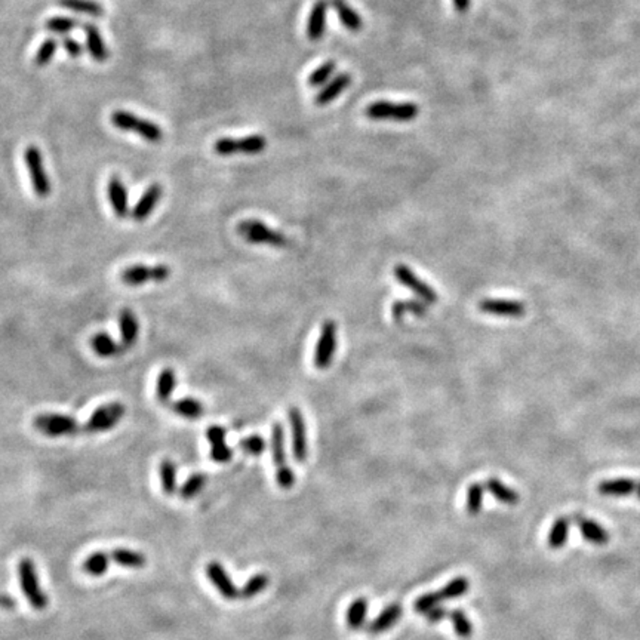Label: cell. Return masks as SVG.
Here are the masks:
<instances>
[{"mask_svg":"<svg viewBox=\"0 0 640 640\" xmlns=\"http://www.w3.org/2000/svg\"><path fill=\"white\" fill-rule=\"evenodd\" d=\"M110 122L114 128L123 132L137 133V135H140L148 143L156 144L163 140V131L157 123L147 121V119H141L133 113L125 110H114L110 116Z\"/></svg>","mask_w":640,"mask_h":640,"instance_id":"1","label":"cell"},{"mask_svg":"<svg viewBox=\"0 0 640 640\" xmlns=\"http://www.w3.org/2000/svg\"><path fill=\"white\" fill-rule=\"evenodd\" d=\"M420 114V107L413 102L375 101L365 109V116L370 121L412 122Z\"/></svg>","mask_w":640,"mask_h":640,"instance_id":"2","label":"cell"},{"mask_svg":"<svg viewBox=\"0 0 640 640\" xmlns=\"http://www.w3.org/2000/svg\"><path fill=\"white\" fill-rule=\"evenodd\" d=\"M18 576H20L21 590L24 593L25 599L28 600V603L32 605V608L36 609V611H43V609L48 606L49 600L39 584L37 571H36V567L32 559L24 557L20 560Z\"/></svg>","mask_w":640,"mask_h":640,"instance_id":"3","label":"cell"},{"mask_svg":"<svg viewBox=\"0 0 640 640\" xmlns=\"http://www.w3.org/2000/svg\"><path fill=\"white\" fill-rule=\"evenodd\" d=\"M272 455L276 466V481L282 489H291L295 483V476L286 463L285 452V431L280 423H274L272 428Z\"/></svg>","mask_w":640,"mask_h":640,"instance_id":"4","label":"cell"},{"mask_svg":"<svg viewBox=\"0 0 640 640\" xmlns=\"http://www.w3.org/2000/svg\"><path fill=\"white\" fill-rule=\"evenodd\" d=\"M237 231L243 237V241L254 245H270L282 248L288 243L286 236L267 227L264 222L258 219H245L242 221Z\"/></svg>","mask_w":640,"mask_h":640,"instance_id":"5","label":"cell"},{"mask_svg":"<svg viewBox=\"0 0 640 640\" xmlns=\"http://www.w3.org/2000/svg\"><path fill=\"white\" fill-rule=\"evenodd\" d=\"M33 425L40 433L49 437L73 436L82 431V425H79L73 416L63 413H42L36 416Z\"/></svg>","mask_w":640,"mask_h":640,"instance_id":"6","label":"cell"},{"mask_svg":"<svg viewBox=\"0 0 640 640\" xmlns=\"http://www.w3.org/2000/svg\"><path fill=\"white\" fill-rule=\"evenodd\" d=\"M24 160L27 165V171L30 175V181H32L33 191L39 198H48L51 195L52 184L49 180V175L44 171L43 159L39 147L28 145L24 152Z\"/></svg>","mask_w":640,"mask_h":640,"instance_id":"7","label":"cell"},{"mask_svg":"<svg viewBox=\"0 0 640 640\" xmlns=\"http://www.w3.org/2000/svg\"><path fill=\"white\" fill-rule=\"evenodd\" d=\"M267 140L262 135H248L242 138H219L214 144L218 156H234L237 153L258 155L265 150Z\"/></svg>","mask_w":640,"mask_h":640,"instance_id":"8","label":"cell"},{"mask_svg":"<svg viewBox=\"0 0 640 640\" xmlns=\"http://www.w3.org/2000/svg\"><path fill=\"white\" fill-rule=\"evenodd\" d=\"M123 415L125 406L122 404H119V401L102 405L89 416L86 424L82 425V431H85V433H102V431H109L122 420Z\"/></svg>","mask_w":640,"mask_h":640,"instance_id":"9","label":"cell"},{"mask_svg":"<svg viewBox=\"0 0 640 640\" xmlns=\"http://www.w3.org/2000/svg\"><path fill=\"white\" fill-rule=\"evenodd\" d=\"M337 337L338 330L334 320H326L322 325L320 335L315 349V366L320 370L327 369L334 361V354L337 350Z\"/></svg>","mask_w":640,"mask_h":640,"instance_id":"10","label":"cell"},{"mask_svg":"<svg viewBox=\"0 0 640 640\" xmlns=\"http://www.w3.org/2000/svg\"><path fill=\"white\" fill-rule=\"evenodd\" d=\"M171 269L168 265H131L121 273V280L128 286H140L147 282H163L169 279Z\"/></svg>","mask_w":640,"mask_h":640,"instance_id":"11","label":"cell"},{"mask_svg":"<svg viewBox=\"0 0 640 640\" xmlns=\"http://www.w3.org/2000/svg\"><path fill=\"white\" fill-rule=\"evenodd\" d=\"M394 276L400 282L401 285L411 289L413 294H416L420 298L427 303V304H435L437 301V295L436 292L431 289L425 282H423L418 276H416L408 265L405 264H397L394 267Z\"/></svg>","mask_w":640,"mask_h":640,"instance_id":"12","label":"cell"},{"mask_svg":"<svg viewBox=\"0 0 640 640\" xmlns=\"http://www.w3.org/2000/svg\"><path fill=\"white\" fill-rule=\"evenodd\" d=\"M289 423H291V435H292V454L294 458L298 463H304L307 458V433H306V423L301 411L292 406L289 409Z\"/></svg>","mask_w":640,"mask_h":640,"instance_id":"13","label":"cell"},{"mask_svg":"<svg viewBox=\"0 0 640 640\" xmlns=\"http://www.w3.org/2000/svg\"><path fill=\"white\" fill-rule=\"evenodd\" d=\"M206 575L210 578V581L217 587L218 593L222 598L227 600H234L237 598H241V590L237 588L227 571L219 562H211L207 563L206 567Z\"/></svg>","mask_w":640,"mask_h":640,"instance_id":"14","label":"cell"},{"mask_svg":"<svg viewBox=\"0 0 640 640\" xmlns=\"http://www.w3.org/2000/svg\"><path fill=\"white\" fill-rule=\"evenodd\" d=\"M479 310L485 315L501 318H520L526 313L525 304L513 300H482Z\"/></svg>","mask_w":640,"mask_h":640,"instance_id":"15","label":"cell"},{"mask_svg":"<svg viewBox=\"0 0 640 640\" xmlns=\"http://www.w3.org/2000/svg\"><path fill=\"white\" fill-rule=\"evenodd\" d=\"M206 437L211 445V458L215 463H229L233 457V451L226 442V430L219 425H211L206 430Z\"/></svg>","mask_w":640,"mask_h":640,"instance_id":"16","label":"cell"},{"mask_svg":"<svg viewBox=\"0 0 640 640\" xmlns=\"http://www.w3.org/2000/svg\"><path fill=\"white\" fill-rule=\"evenodd\" d=\"M401 612H404V609H401V606L399 603L387 605L382 609V611L377 615V618L372 620L368 624V626L365 627V632L368 634H372V636H377V634H382L385 632H389L390 629H393L396 626V622L401 617Z\"/></svg>","mask_w":640,"mask_h":640,"instance_id":"17","label":"cell"},{"mask_svg":"<svg viewBox=\"0 0 640 640\" xmlns=\"http://www.w3.org/2000/svg\"><path fill=\"white\" fill-rule=\"evenodd\" d=\"M163 195V188L160 184H152L148 187L144 195L140 198V200L135 203V206L132 207L131 211V218L133 221H144L148 217L152 215V212L156 210V206L159 205L160 199Z\"/></svg>","mask_w":640,"mask_h":640,"instance_id":"18","label":"cell"},{"mask_svg":"<svg viewBox=\"0 0 640 640\" xmlns=\"http://www.w3.org/2000/svg\"><path fill=\"white\" fill-rule=\"evenodd\" d=\"M83 32H85V36H86L87 52L91 54V56L94 58V61L106 63L107 59H109V56H110V52H109L106 42H104V39H102V36L99 33V28L95 24L85 23L83 24Z\"/></svg>","mask_w":640,"mask_h":640,"instance_id":"19","label":"cell"},{"mask_svg":"<svg viewBox=\"0 0 640 640\" xmlns=\"http://www.w3.org/2000/svg\"><path fill=\"white\" fill-rule=\"evenodd\" d=\"M109 199L114 215L117 218H126L129 215V205H128V191L123 181L119 176H111L107 184Z\"/></svg>","mask_w":640,"mask_h":640,"instance_id":"20","label":"cell"},{"mask_svg":"<svg viewBox=\"0 0 640 640\" xmlns=\"http://www.w3.org/2000/svg\"><path fill=\"white\" fill-rule=\"evenodd\" d=\"M327 0H318L313 5L307 20L306 33L311 42H318L323 37L326 28V12H327Z\"/></svg>","mask_w":640,"mask_h":640,"instance_id":"21","label":"cell"},{"mask_svg":"<svg viewBox=\"0 0 640 640\" xmlns=\"http://www.w3.org/2000/svg\"><path fill=\"white\" fill-rule=\"evenodd\" d=\"M350 85H351V76L349 73L338 74V76H335L330 83H326L322 91L316 95V98H315L316 106L322 107V106H326V104L335 101Z\"/></svg>","mask_w":640,"mask_h":640,"instance_id":"22","label":"cell"},{"mask_svg":"<svg viewBox=\"0 0 640 640\" xmlns=\"http://www.w3.org/2000/svg\"><path fill=\"white\" fill-rule=\"evenodd\" d=\"M574 522L578 526L579 532H581L583 537L588 541L596 545H603L609 541V533L605 528H602L598 522H594L591 519H587L584 516H574Z\"/></svg>","mask_w":640,"mask_h":640,"instance_id":"23","label":"cell"},{"mask_svg":"<svg viewBox=\"0 0 640 640\" xmlns=\"http://www.w3.org/2000/svg\"><path fill=\"white\" fill-rule=\"evenodd\" d=\"M119 326H121V335H122V344L125 349L132 347L135 344V341L138 338L140 332V326L135 315L132 313L131 310L125 308L121 311L119 315Z\"/></svg>","mask_w":640,"mask_h":640,"instance_id":"24","label":"cell"},{"mask_svg":"<svg viewBox=\"0 0 640 640\" xmlns=\"http://www.w3.org/2000/svg\"><path fill=\"white\" fill-rule=\"evenodd\" d=\"M331 4L337 11V15L342 25L350 30V32H361L363 27V20L361 15L346 2V0H332Z\"/></svg>","mask_w":640,"mask_h":640,"instance_id":"25","label":"cell"},{"mask_svg":"<svg viewBox=\"0 0 640 640\" xmlns=\"http://www.w3.org/2000/svg\"><path fill=\"white\" fill-rule=\"evenodd\" d=\"M91 347L99 357H117L126 349L122 342H116L110 335L99 332L91 338Z\"/></svg>","mask_w":640,"mask_h":640,"instance_id":"26","label":"cell"},{"mask_svg":"<svg viewBox=\"0 0 640 640\" xmlns=\"http://www.w3.org/2000/svg\"><path fill=\"white\" fill-rule=\"evenodd\" d=\"M637 489V482L633 479H611L600 482L598 490L600 495L606 497H626L633 494Z\"/></svg>","mask_w":640,"mask_h":640,"instance_id":"27","label":"cell"},{"mask_svg":"<svg viewBox=\"0 0 640 640\" xmlns=\"http://www.w3.org/2000/svg\"><path fill=\"white\" fill-rule=\"evenodd\" d=\"M485 489L488 490V493L493 495L497 501L502 502V504H507V505H514L519 502L520 497L519 494L516 493V490L510 486H507L505 483H502L500 479L497 478H489L486 482H485Z\"/></svg>","mask_w":640,"mask_h":640,"instance_id":"28","label":"cell"},{"mask_svg":"<svg viewBox=\"0 0 640 640\" xmlns=\"http://www.w3.org/2000/svg\"><path fill=\"white\" fill-rule=\"evenodd\" d=\"M58 5L64 9L87 15V17L94 18L104 17V12H106L104 11V6L98 4L97 0H58Z\"/></svg>","mask_w":640,"mask_h":640,"instance_id":"29","label":"cell"},{"mask_svg":"<svg viewBox=\"0 0 640 640\" xmlns=\"http://www.w3.org/2000/svg\"><path fill=\"white\" fill-rule=\"evenodd\" d=\"M110 559L114 560L117 564L125 568H132V569H140L145 567L147 559L143 553L135 552V550H129V548H114L110 553Z\"/></svg>","mask_w":640,"mask_h":640,"instance_id":"30","label":"cell"},{"mask_svg":"<svg viewBox=\"0 0 640 640\" xmlns=\"http://www.w3.org/2000/svg\"><path fill=\"white\" fill-rule=\"evenodd\" d=\"M369 602L366 598H357L347 609L346 621L350 630H361L365 626Z\"/></svg>","mask_w":640,"mask_h":640,"instance_id":"31","label":"cell"},{"mask_svg":"<svg viewBox=\"0 0 640 640\" xmlns=\"http://www.w3.org/2000/svg\"><path fill=\"white\" fill-rule=\"evenodd\" d=\"M169 406L176 415H180L187 420H198L205 412V408L200 401L193 397H183L180 400H175L172 404H169Z\"/></svg>","mask_w":640,"mask_h":640,"instance_id":"32","label":"cell"},{"mask_svg":"<svg viewBox=\"0 0 640 640\" xmlns=\"http://www.w3.org/2000/svg\"><path fill=\"white\" fill-rule=\"evenodd\" d=\"M569 528H571L569 517L562 516L555 520L552 529H550V532H548V540H547L550 548L559 550L567 544L568 537H569Z\"/></svg>","mask_w":640,"mask_h":640,"instance_id":"33","label":"cell"},{"mask_svg":"<svg viewBox=\"0 0 640 640\" xmlns=\"http://www.w3.org/2000/svg\"><path fill=\"white\" fill-rule=\"evenodd\" d=\"M469 588H470L469 579L466 576H457L452 579V581L446 584L443 588L436 591V596H437V600L442 603L443 600H452V599L464 596V594H467Z\"/></svg>","mask_w":640,"mask_h":640,"instance_id":"34","label":"cell"},{"mask_svg":"<svg viewBox=\"0 0 640 640\" xmlns=\"http://www.w3.org/2000/svg\"><path fill=\"white\" fill-rule=\"evenodd\" d=\"M175 382H176V377H175L174 369L167 368L160 372V375L157 378V387H156V396L160 404L168 405V401L172 396V392L175 389Z\"/></svg>","mask_w":640,"mask_h":640,"instance_id":"35","label":"cell"},{"mask_svg":"<svg viewBox=\"0 0 640 640\" xmlns=\"http://www.w3.org/2000/svg\"><path fill=\"white\" fill-rule=\"evenodd\" d=\"M109 563H110V555L104 553V552H95L86 557L82 568H83V572L87 575L101 576L109 571Z\"/></svg>","mask_w":640,"mask_h":640,"instance_id":"36","label":"cell"},{"mask_svg":"<svg viewBox=\"0 0 640 640\" xmlns=\"http://www.w3.org/2000/svg\"><path fill=\"white\" fill-rule=\"evenodd\" d=\"M406 313L415 315L418 318H423L427 315V307L424 303L418 300H408V301H397L392 307V315L396 322H400L401 318H404Z\"/></svg>","mask_w":640,"mask_h":640,"instance_id":"37","label":"cell"},{"mask_svg":"<svg viewBox=\"0 0 640 640\" xmlns=\"http://www.w3.org/2000/svg\"><path fill=\"white\" fill-rule=\"evenodd\" d=\"M160 483L162 490L167 495H172L176 493V467L171 459H163L160 469Z\"/></svg>","mask_w":640,"mask_h":640,"instance_id":"38","label":"cell"},{"mask_svg":"<svg viewBox=\"0 0 640 640\" xmlns=\"http://www.w3.org/2000/svg\"><path fill=\"white\" fill-rule=\"evenodd\" d=\"M269 576L265 574H257L254 576H250L245 586L241 588V599H252L258 596L260 593H262L267 587H269Z\"/></svg>","mask_w":640,"mask_h":640,"instance_id":"39","label":"cell"},{"mask_svg":"<svg viewBox=\"0 0 640 640\" xmlns=\"http://www.w3.org/2000/svg\"><path fill=\"white\" fill-rule=\"evenodd\" d=\"M448 618L452 621L454 632L457 633V636L467 639L473 634V624L464 611H461V609H452V611H449Z\"/></svg>","mask_w":640,"mask_h":640,"instance_id":"40","label":"cell"},{"mask_svg":"<svg viewBox=\"0 0 640 640\" xmlns=\"http://www.w3.org/2000/svg\"><path fill=\"white\" fill-rule=\"evenodd\" d=\"M206 485V476L203 473H193L180 489V497L183 500L195 498Z\"/></svg>","mask_w":640,"mask_h":640,"instance_id":"41","label":"cell"},{"mask_svg":"<svg viewBox=\"0 0 640 640\" xmlns=\"http://www.w3.org/2000/svg\"><path fill=\"white\" fill-rule=\"evenodd\" d=\"M56 48H58V42H56V39L48 37L47 40H44V42L40 44L39 49H37V52H36V55H35V59H33L35 66H37V67L48 66V64L52 61V58H54V55H55V52H56Z\"/></svg>","mask_w":640,"mask_h":640,"instance_id":"42","label":"cell"},{"mask_svg":"<svg viewBox=\"0 0 640 640\" xmlns=\"http://www.w3.org/2000/svg\"><path fill=\"white\" fill-rule=\"evenodd\" d=\"M79 24H80V23H79L78 20H74V18H68V17H52V18H49L47 23H44V28L49 30V32H52V33L67 35V33L73 32L74 28H78Z\"/></svg>","mask_w":640,"mask_h":640,"instance_id":"43","label":"cell"},{"mask_svg":"<svg viewBox=\"0 0 640 640\" xmlns=\"http://www.w3.org/2000/svg\"><path fill=\"white\" fill-rule=\"evenodd\" d=\"M485 486L482 483H473L467 490V512L470 516L479 514L483 502Z\"/></svg>","mask_w":640,"mask_h":640,"instance_id":"44","label":"cell"},{"mask_svg":"<svg viewBox=\"0 0 640 640\" xmlns=\"http://www.w3.org/2000/svg\"><path fill=\"white\" fill-rule=\"evenodd\" d=\"M335 70H337L335 61H326V63H323L322 66H319L313 73L310 74L308 79H307V83H308L311 87L322 86L327 79H330V78L332 76Z\"/></svg>","mask_w":640,"mask_h":640,"instance_id":"45","label":"cell"},{"mask_svg":"<svg viewBox=\"0 0 640 640\" xmlns=\"http://www.w3.org/2000/svg\"><path fill=\"white\" fill-rule=\"evenodd\" d=\"M241 446V449L245 452V454H249V455H254V457H258L261 455L264 451H265V440L261 437V436H248L245 439L241 440L239 443Z\"/></svg>","mask_w":640,"mask_h":640,"instance_id":"46","label":"cell"},{"mask_svg":"<svg viewBox=\"0 0 640 640\" xmlns=\"http://www.w3.org/2000/svg\"><path fill=\"white\" fill-rule=\"evenodd\" d=\"M63 48L71 58H79L83 52L82 44L76 39H73L70 36H66L63 39Z\"/></svg>","mask_w":640,"mask_h":640,"instance_id":"47","label":"cell"},{"mask_svg":"<svg viewBox=\"0 0 640 640\" xmlns=\"http://www.w3.org/2000/svg\"><path fill=\"white\" fill-rule=\"evenodd\" d=\"M425 615V620L430 622V624H437L440 621H443L445 618H448L449 615V611H446V609L443 606H436L433 609H430V611Z\"/></svg>","mask_w":640,"mask_h":640,"instance_id":"48","label":"cell"},{"mask_svg":"<svg viewBox=\"0 0 640 640\" xmlns=\"http://www.w3.org/2000/svg\"><path fill=\"white\" fill-rule=\"evenodd\" d=\"M452 4H454V8L458 13H466L470 8V4H471V0H452Z\"/></svg>","mask_w":640,"mask_h":640,"instance_id":"49","label":"cell"},{"mask_svg":"<svg viewBox=\"0 0 640 640\" xmlns=\"http://www.w3.org/2000/svg\"><path fill=\"white\" fill-rule=\"evenodd\" d=\"M636 493H637V497H639V500H640V482L637 483V489H636Z\"/></svg>","mask_w":640,"mask_h":640,"instance_id":"50","label":"cell"}]
</instances>
